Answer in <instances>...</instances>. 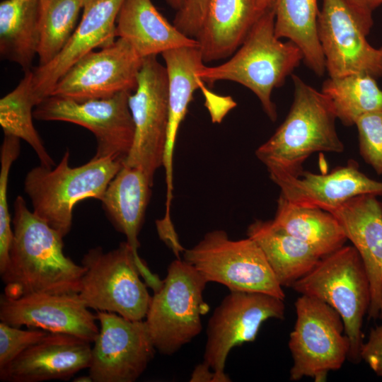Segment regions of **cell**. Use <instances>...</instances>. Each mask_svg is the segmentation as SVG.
I'll list each match as a JSON object with an SVG mask.
<instances>
[{
  "mask_svg": "<svg viewBox=\"0 0 382 382\" xmlns=\"http://www.w3.org/2000/svg\"><path fill=\"white\" fill-rule=\"evenodd\" d=\"M115 37L127 40L142 57L166 51L198 46L157 10L151 0H125L116 19Z\"/></svg>",
  "mask_w": 382,
  "mask_h": 382,
  "instance_id": "obj_22",
  "label": "cell"
},
{
  "mask_svg": "<svg viewBox=\"0 0 382 382\" xmlns=\"http://www.w3.org/2000/svg\"><path fill=\"white\" fill-rule=\"evenodd\" d=\"M284 311V300L274 296L230 291L209 320L203 363L223 382L231 381L224 369L231 349L254 341L263 322L283 319Z\"/></svg>",
  "mask_w": 382,
  "mask_h": 382,
  "instance_id": "obj_12",
  "label": "cell"
},
{
  "mask_svg": "<svg viewBox=\"0 0 382 382\" xmlns=\"http://www.w3.org/2000/svg\"><path fill=\"white\" fill-rule=\"evenodd\" d=\"M209 0H185L183 8L177 11L173 21L175 27L185 35L195 38L204 21Z\"/></svg>",
  "mask_w": 382,
  "mask_h": 382,
  "instance_id": "obj_35",
  "label": "cell"
},
{
  "mask_svg": "<svg viewBox=\"0 0 382 382\" xmlns=\"http://www.w3.org/2000/svg\"><path fill=\"white\" fill-rule=\"evenodd\" d=\"M142 58L125 39L91 51L74 63L58 80L50 96L76 100L104 98L134 92Z\"/></svg>",
  "mask_w": 382,
  "mask_h": 382,
  "instance_id": "obj_14",
  "label": "cell"
},
{
  "mask_svg": "<svg viewBox=\"0 0 382 382\" xmlns=\"http://www.w3.org/2000/svg\"><path fill=\"white\" fill-rule=\"evenodd\" d=\"M321 91L330 99L337 119L345 126L355 125L366 113L382 111V90L376 79L367 74L329 77Z\"/></svg>",
  "mask_w": 382,
  "mask_h": 382,
  "instance_id": "obj_30",
  "label": "cell"
},
{
  "mask_svg": "<svg viewBox=\"0 0 382 382\" xmlns=\"http://www.w3.org/2000/svg\"><path fill=\"white\" fill-rule=\"evenodd\" d=\"M89 342L74 335L50 332L0 369L4 382H41L68 380L89 367Z\"/></svg>",
  "mask_w": 382,
  "mask_h": 382,
  "instance_id": "obj_18",
  "label": "cell"
},
{
  "mask_svg": "<svg viewBox=\"0 0 382 382\" xmlns=\"http://www.w3.org/2000/svg\"><path fill=\"white\" fill-rule=\"evenodd\" d=\"M99 333L91 349L93 382H133L145 371L156 349L144 320L96 311Z\"/></svg>",
  "mask_w": 382,
  "mask_h": 382,
  "instance_id": "obj_15",
  "label": "cell"
},
{
  "mask_svg": "<svg viewBox=\"0 0 382 382\" xmlns=\"http://www.w3.org/2000/svg\"><path fill=\"white\" fill-rule=\"evenodd\" d=\"M81 265L85 272L79 295L88 308L132 320L145 318L151 299L146 285L156 291L163 280L135 256L127 241L108 252L101 247L88 250Z\"/></svg>",
  "mask_w": 382,
  "mask_h": 382,
  "instance_id": "obj_4",
  "label": "cell"
},
{
  "mask_svg": "<svg viewBox=\"0 0 382 382\" xmlns=\"http://www.w3.org/2000/svg\"><path fill=\"white\" fill-rule=\"evenodd\" d=\"M266 10L260 0H209L195 38L204 62L231 56Z\"/></svg>",
  "mask_w": 382,
  "mask_h": 382,
  "instance_id": "obj_21",
  "label": "cell"
},
{
  "mask_svg": "<svg viewBox=\"0 0 382 382\" xmlns=\"http://www.w3.org/2000/svg\"><path fill=\"white\" fill-rule=\"evenodd\" d=\"M50 332L30 328L21 329L0 323V369L4 368L22 352L45 338Z\"/></svg>",
  "mask_w": 382,
  "mask_h": 382,
  "instance_id": "obj_34",
  "label": "cell"
},
{
  "mask_svg": "<svg viewBox=\"0 0 382 382\" xmlns=\"http://www.w3.org/2000/svg\"><path fill=\"white\" fill-rule=\"evenodd\" d=\"M37 105L33 91V71H25L18 86L0 100V125L4 135L26 141L37 156L40 165L52 168L55 163L35 129L33 110Z\"/></svg>",
  "mask_w": 382,
  "mask_h": 382,
  "instance_id": "obj_29",
  "label": "cell"
},
{
  "mask_svg": "<svg viewBox=\"0 0 382 382\" xmlns=\"http://www.w3.org/2000/svg\"><path fill=\"white\" fill-rule=\"evenodd\" d=\"M273 221L313 247L322 257L340 249L347 241L332 214L319 207L293 204L281 195Z\"/></svg>",
  "mask_w": 382,
  "mask_h": 382,
  "instance_id": "obj_26",
  "label": "cell"
},
{
  "mask_svg": "<svg viewBox=\"0 0 382 382\" xmlns=\"http://www.w3.org/2000/svg\"><path fill=\"white\" fill-rule=\"evenodd\" d=\"M183 254V260L207 282L221 284L230 291L265 293L284 300L282 286L264 253L249 237L232 240L226 231L214 230Z\"/></svg>",
  "mask_w": 382,
  "mask_h": 382,
  "instance_id": "obj_8",
  "label": "cell"
},
{
  "mask_svg": "<svg viewBox=\"0 0 382 382\" xmlns=\"http://www.w3.org/2000/svg\"><path fill=\"white\" fill-rule=\"evenodd\" d=\"M66 150L53 168L39 166L25 175L24 191L30 199L33 212L63 238L72 226L73 209L88 198L101 200L105 191L122 166L111 158L93 157L85 164L71 167Z\"/></svg>",
  "mask_w": 382,
  "mask_h": 382,
  "instance_id": "obj_5",
  "label": "cell"
},
{
  "mask_svg": "<svg viewBox=\"0 0 382 382\" xmlns=\"http://www.w3.org/2000/svg\"><path fill=\"white\" fill-rule=\"evenodd\" d=\"M274 17V8L266 10L228 60L213 66L204 64L196 72L202 81L209 84L230 81L248 88L272 122L277 118L272 100L273 90L282 86L303 60L296 45L290 40L282 42L276 36Z\"/></svg>",
  "mask_w": 382,
  "mask_h": 382,
  "instance_id": "obj_3",
  "label": "cell"
},
{
  "mask_svg": "<svg viewBox=\"0 0 382 382\" xmlns=\"http://www.w3.org/2000/svg\"><path fill=\"white\" fill-rule=\"evenodd\" d=\"M294 100L284 121L255 151L276 182L297 178L303 162L316 152L342 153L337 119L330 99L322 92L292 74Z\"/></svg>",
  "mask_w": 382,
  "mask_h": 382,
  "instance_id": "obj_2",
  "label": "cell"
},
{
  "mask_svg": "<svg viewBox=\"0 0 382 382\" xmlns=\"http://www.w3.org/2000/svg\"><path fill=\"white\" fill-rule=\"evenodd\" d=\"M247 236L260 248L282 287H291L322 258L313 247L287 233L273 220H255L248 227Z\"/></svg>",
  "mask_w": 382,
  "mask_h": 382,
  "instance_id": "obj_25",
  "label": "cell"
},
{
  "mask_svg": "<svg viewBox=\"0 0 382 382\" xmlns=\"http://www.w3.org/2000/svg\"><path fill=\"white\" fill-rule=\"evenodd\" d=\"M274 8L276 36L296 45L308 68L323 76L326 69L318 33V0H276Z\"/></svg>",
  "mask_w": 382,
  "mask_h": 382,
  "instance_id": "obj_27",
  "label": "cell"
},
{
  "mask_svg": "<svg viewBox=\"0 0 382 382\" xmlns=\"http://www.w3.org/2000/svg\"><path fill=\"white\" fill-rule=\"evenodd\" d=\"M355 125L361 157L378 175H382V111L364 115Z\"/></svg>",
  "mask_w": 382,
  "mask_h": 382,
  "instance_id": "obj_33",
  "label": "cell"
},
{
  "mask_svg": "<svg viewBox=\"0 0 382 382\" xmlns=\"http://www.w3.org/2000/svg\"><path fill=\"white\" fill-rule=\"evenodd\" d=\"M0 320L16 327L74 335L89 342L99 333L96 315L76 293H33L16 298L2 294Z\"/></svg>",
  "mask_w": 382,
  "mask_h": 382,
  "instance_id": "obj_16",
  "label": "cell"
},
{
  "mask_svg": "<svg viewBox=\"0 0 382 382\" xmlns=\"http://www.w3.org/2000/svg\"><path fill=\"white\" fill-rule=\"evenodd\" d=\"M18 138L4 135L0 152V274L6 269L9 261V251L13 238L11 219L8 204L9 172L13 163L20 154Z\"/></svg>",
  "mask_w": 382,
  "mask_h": 382,
  "instance_id": "obj_32",
  "label": "cell"
},
{
  "mask_svg": "<svg viewBox=\"0 0 382 382\" xmlns=\"http://www.w3.org/2000/svg\"><path fill=\"white\" fill-rule=\"evenodd\" d=\"M81 9V0H39L40 66L51 62L69 42Z\"/></svg>",
  "mask_w": 382,
  "mask_h": 382,
  "instance_id": "obj_31",
  "label": "cell"
},
{
  "mask_svg": "<svg viewBox=\"0 0 382 382\" xmlns=\"http://www.w3.org/2000/svg\"><path fill=\"white\" fill-rule=\"evenodd\" d=\"M265 9H269L274 7L276 0H260Z\"/></svg>",
  "mask_w": 382,
  "mask_h": 382,
  "instance_id": "obj_40",
  "label": "cell"
},
{
  "mask_svg": "<svg viewBox=\"0 0 382 382\" xmlns=\"http://www.w3.org/2000/svg\"><path fill=\"white\" fill-rule=\"evenodd\" d=\"M129 106L134 136L122 164L140 169L153 185L155 173L163 166L169 114L167 71L156 56L144 58Z\"/></svg>",
  "mask_w": 382,
  "mask_h": 382,
  "instance_id": "obj_10",
  "label": "cell"
},
{
  "mask_svg": "<svg viewBox=\"0 0 382 382\" xmlns=\"http://www.w3.org/2000/svg\"><path fill=\"white\" fill-rule=\"evenodd\" d=\"M166 2L174 9L176 11L180 10L185 2V0H166Z\"/></svg>",
  "mask_w": 382,
  "mask_h": 382,
  "instance_id": "obj_39",
  "label": "cell"
},
{
  "mask_svg": "<svg viewBox=\"0 0 382 382\" xmlns=\"http://www.w3.org/2000/svg\"><path fill=\"white\" fill-rule=\"evenodd\" d=\"M301 295L316 298L341 316L349 341L348 359L359 363L363 320L371 303V286L361 257L354 245H344L322 257L291 286Z\"/></svg>",
  "mask_w": 382,
  "mask_h": 382,
  "instance_id": "obj_6",
  "label": "cell"
},
{
  "mask_svg": "<svg viewBox=\"0 0 382 382\" xmlns=\"http://www.w3.org/2000/svg\"><path fill=\"white\" fill-rule=\"evenodd\" d=\"M371 28L345 0H323L318 33L329 77H382V47L367 41Z\"/></svg>",
  "mask_w": 382,
  "mask_h": 382,
  "instance_id": "obj_13",
  "label": "cell"
},
{
  "mask_svg": "<svg viewBox=\"0 0 382 382\" xmlns=\"http://www.w3.org/2000/svg\"><path fill=\"white\" fill-rule=\"evenodd\" d=\"M294 305L296 320L288 343L293 359L289 378L325 381L330 371L340 369L348 359L350 345L342 319L312 296L301 295Z\"/></svg>",
  "mask_w": 382,
  "mask_h": 382,
  "instance_id": "obj_9",
  "label": "cell"
},
{
  "mask_svg": "<svg viewBox=\"0 0 382 382\" xmlns=\"http://www.w3.org/2000/svg\"><path fill=\"white\" fill-rule=\"evenodd\" d=\"M359 252L371 286L368 317L382 319V202L374 195L353 197L329 211Z\"/></svg>",
  "mask_w": 382,
  "mask_h": 382,
  "instance_id": "obj_19",
  "label": "cell"
},
{
  "mask_svg": "<svg viewBox=\"0 0 382 382\" xmlns=\"http://www.w3.org/2000/svg\"><path fill=\"white\" fill-rule=\"evenodd\" d=\"M39 0H4L0 4V53L24 71L30 69L39 44Z\"/></svg>",
  "mask_w": 382,
  "mask_h": 382,
  "instance_id": "obj_28",
  "label": "cell"
},
{
  "mask_svg": "<svg viewBox=\"0 0 382 382\" xmlns=\"http://www.w3.org/2000/svg\"><path fill=\"white\" fill-rule=\"evenodd\" d=\"M132 92L104 98L76 100L51 96L33 110L34 118L63 121L89 129L97 141L96 158H111L123 163L134 140V125L129 106Z\"/></svg>",
  "mask_w": 382,
  "mask_h": 382,
  "instance_id": "obj_11",
  "label": "cell"
},
{
  "mask_svg": "<svg viewBox=\"0 0 382 382\" xmlns=\"http://www.w3.org/2000/svg\"><path fill=\"white\" fill-rule=\"evenodd\" d=\"M207 283L184 260L177 258L169 265L161 286L151 296L144 320L159 353L171 355L199 334L201 317L209 311L203 298Z\"/></svg>",
  "mask_w": 382,
  "mask_h": 382,
  "instance_id": "obj_7",
  "label": "cell"
},
{
  "mask_svg": "<svg viewBox=\"0 0 382 382\" xmlns=\"http://www.w3.org/2000/svg\"><path fill=\"white\" fill-rule=\"evenodd\" d=\"M168 76V125L163 167L173 173V154L177 134L195 91L202 86L196 72L204 65L198 46L172 49L161 54Z\"/></svg>",
  "mask_w": 382,
  "mask_h": 382,
  "instance_id": "obj_24",
  "label": "cell"
},
{
  "mask_svg": "<svg viewBox=\"0 0 382 382\" xmlns=\"http://www.w3.org/2000/svg\"><path fill=\"white\" fill-rule=\"evenodd\" d=\"M372 28L373 11L382 4V0H345Z\"/></svg>",
  "mask_w": 382,
  "mask_h": 382,
  "instance_id": "obj_37",
  "label": "cell"
},
{
  "mask_svg": "<svg viewBox=\"0 0 382 382\" xmlns=\"http://www.w3.org/2000/svg\"><path fill=\"white\" fill-rule=\"evenodd\" d=\"M74 381H76V382H91L93 381H92V378H91V376L88 375V376H79L77 378H75Z\"/></svg>",
  "mask_w": 382,
  "mask_h": 382,
  "instance_id": "obj_41",
  "label": "cell"
},
{
  "mask_svg": "<svg viewBox=\"0 0 382 382\" xmlns=\"http://www.w3.org/2000/svg\"><path fill=\"white\" fill-rule=\"evenodd\" d=\"M190 381L223 382L220 376L203 362L195 367Z\"/></svg>",
  "mask_w": 382,
  "mask_h": 382,
  "instance_id": "obj_38",
  "label": "cell"
},
{
  "mask_svg": "<svg viewBox=\"0 0 382 382\" xmlns=\"http://www.w3.org/2000/svg\"><path fill=\"white\" fill-rule=\"evenodd\" d=\"M151 187L140 169L122 164L100 200L109 221L125 236L137 258H141L138 237L151 198Z\"/></svg>",
  "mask_w": 382,
  "mask_h": 382,
  "instance_id": "obj_23",
  "label": "cell"
},
{
  "mask_svg": "<svg viewBox=\"0 0 382 382\" xmlns=\"http://www.w3.org/2000/svg\"><path fill=\"white\" fill-rule=\"evenodd\" d=\"M96 0H81L83 4V10L88 7L91 4L95 2Z\"/></svg>",
  "mask_w": 382,
  "mask_h": 382,
  "instance_id": "obj_42",
  "label": "cell"
},
{
  "mask_svg": "<svg viewBox=\"0 0 382 382\" xmlns=\"http://www.w3.org/2000/svg\"><path fill=\"white\" fill-rule=\"evenodd\" d=\"M124 1L96 0L83 9L80 23L62 50L49 63L32 70L37 105L50 96L58 80L79 59L115 40L116 19Z\"/></svg>",
  "mask_w": 382,
  "mask_h": 382,
  "instance_id": "obj_17",
  "label": "cell"
},
{
  "mask_svg": "<svg viewBox=\"0 0 382 382\" xmlns=\"http://www.w3.org/2000/svg\"><path fill=\"white\" fill-rule=\"evenodd\" d=\"M13 238L9 261L1 277L5 295L79 294L85 272L63 252V237L30 211L18 196L13 203Z\"/></svg>",
  "mask_w": 382,
  "mask_h": 382,
  "instance_id": "obj_1",
  "label": "cell"
},
{
  "mask_svg": "<svg viewBox=\"0 0 382 382\" xmlns=\"http://www.w3.org/2000/svg\"><path fill=\"white\" fill-rule=\"evenodd\" d=\"M361 359L382 376V323L371 330L367 342L362 345Z\"/></svg>",
  "mask_w": 382,
  "mask_h": 382,
  "instance_id": "obj_36",
  "label": "cell"
},
{
  "mask_svg": "<svg viewBox=\"0 0 382 382\" xmlns=\"http://www.w3.org/2000/svg\"><path fill=\"white\" fill-rule=\"evenodd\" d=\"M275 183L280 188V195L290 202L328 212L359 195L382 196V182L366 176L352 159L327 174L303 170L297 178Z\"/></svg>",
  "mask_w": 382,
  "mask_h": 382,
  "instance_id": "obj_20",
  "label": "cell"
}]
</instances>
